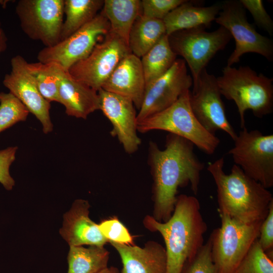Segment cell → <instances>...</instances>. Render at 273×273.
I'll list each match as a JSON object with an SVG mask.
<instances>
[{
  "mask_svg": "<svg viewBox=\"0 0 273 273\" xmlns=\"http://www.w3.org/2000/svg\"><path fill=\"white\" fill-rule=\"evenodd\" d=\"M194 145L178 135L169 133L165 149L150 142L148 162L153 179L152 188L154 219L165 222L174 209L179 188L190 186L195 195L199 190L200 174L204 165L194 151Z\"/></svg>",
  "mask_w": 273,
  "mask_h": 273,
  "instance_id": "cell-1",
  "label": "cell"
},
{
  "mask_svg": "<svg viewBox=\"0 0 273 273\" xmlns=\"http://www.w3.org/2000/svg\"><path fill=\"white\" fill-rule=\"evenodd\" d=\"M143 223L148 231L158 232L164 240L166 273H180L186 262L194 257L204 244L207 230L199 200L185 194L177 196L174 211L166 221H158L147 215Z\"/></svg>",
  "mask_w": 273,
  "mask_h": 273,
  "instance_id": "cell-2",
  "label": "cell"
},
{
  "mask_svg": "<svg viewBox=\"0 0 273 273\" xmlns=\"http://www.w3.org/2000/svg\"><path fill=\"white\" fill-rule=\"evenodd\" d=\"M224 163L221 157L207 167L216 186L219 213L245 223L262 221L273 202L271 193L236 164L225 174Z\"/></svg>",
  "mask_w": 273,
  "mask_h": 273,
  "instance_id": "cell-3",
  "label": "cell"
},
{
  "mask_svg": "<svg viewBox=\"0 0 273 273\" xmlns=\"http://www.w3.org/2000/svg\"><path fill=\"white\" fill-rule=\"evenodd\" d=\"M216 80L221 95L235 103L241 128L245 126L246 110H251L258 118L272 112V78L258 74L248 66L238 68L226 66Z\"/></svg>",
  "mask_w": 273,
  "mask_h": 273,
  "instance_id": "cell-4",
  "label": "cell"
},
{
  "mask_svg": "<svg viewBox=\"0 0 273 273\" xmlns=\"http://www.w3.org/2000/svg\"><path fill=\"white\" fill-rule=\"evenodd\" d=\"M190 92L184 93L165 109L138 122L137 130L141 133L164 130L190 141L207 154H213L220 140L208 132L195 117L190 105Z\"/></svg>",
  "mask_w": 273,
  "mask_h": 273,
  "instance_id": "cell-5",
  "label": "cell"
},
{
  "mask_svg": "<svg viewBox=\"0 0 273 273\" xmlns=\"http://www.w3.org/2000/svg\"><path fill=\"white\" fill-rule=\"evenodd\" d=\"M221 225L210 236L217 273H234L253 242L258 238L262 221L245 223L219 213Z\"/></svg>",
  "mask_w": 273,
  "mask_h": 273,
  "instance_id": "cell-6",
  "label": "cell"
},
{
  "mask_svg": "<svg viewBox=\"0 0 273 273\" xmlns=\"http://www.w3.org/2000/svg\"><path fill=\"white\" fill-rule=\"evenodd\" d=\"M205 29L203 27L184 29L168 35L172 51L188 64L193 85L209 61L217 52L225 49L232 38L222 26L211 32Z\"/></svg>",
  "mask_w": 273,
  "mask_h": 273,
  "instance_id": "cell-7",
  "label": "cell"
},
{
  "mask_svg": "<svg viewBox=\"0 0 273 273\" xmlns=\"http://www.w3.org/2000/svg\"><path fill=\"white\" fill-rule=\"evenodd\" d=\"M215 21L230 33L235 41V48L227 60L226 66L240 62L246 53H253L273 60V41L257 32L247 19L246 10L240 0L221 2V9Z\"/></svg>",
  "mask_w": 273,
  "mask_h": 273,
  "instance_id": "cell-8",
  "label": "cell"
},
{
  "mask_svg": "<svg viewBox=\"0 0 273 273\" xmlns=\"http://www.w3.org/2000/svg\"><path fill=\"white\" fill-rule=\"evenodd\" d=\"M228 154L235 164L266 189L273 186V134L258 130L240 131Z\"/></svg>",
  "mask_w": 273,
  "mask_h": 273,
  "instance_id": "cell-9",
  "label": "cell"
},
{
  "mask_svg": "<svg viewBox=\"0 0 273 273\" xmlns=\"http://www.w3.org/2000/svg\"><path fill=\"white\" fill-rule=\"evenodd\" d=\"M110 30L109 22L101 12L68 37L52 47L41 50L37 55L38 62L55 63L68 70L86 58Z\"/></svg>",
  "mask_w": 273,
  "mask_h": 273,
  "instance_id": "cell-10",
  "label": "cell"
},
{
  "mask_svg": "<svg viewBox=\"0 0 273 273\" xmlns=\"http://www.w3.org/2000/svg\"><path fill=\"white\" fill-rule=\"evenodd\" d=\"M130 53L128 45L110 31L86 58L68 71L74 79L98 92L119 62Z\"/></svg>",
  "mask_w": 273,
  "mask_h": 273,
  "instance_id": "cell-11",
  "label": "cell"
},
{
  "mask_svg": "<svg viewBox=\"0 0 273 273\" xmlns=\"http://www.w3.org/2000/svg\"><path fill=\"white\" fill-rule=\"evenodd\" d=\"M64 0H20L16 13L23 31L33 40L52 47L61 40Z\"/></svg>",
  "mask_w": 273,
  "mask_h": 273,
  "instance_id": "cell-12",
  "label": "cell"
},
{
  "mask_svg": "<svg viewBox=\"0 0 273 273\" xmlns=\"http://www.w3.org/2000/svg\"><path fill=\"white\" fill-rule=\"evenodd\" d=\"M221 96L216 77L204 68L190 92L193 112L208 132L215 134L217 130H221L234 141L237 133L227 118Z\"/></svg>",
  "mask_w": 273,
  "mask_h": 273,
  "instance_id": "cell-13",
  "label": "cell"
},
{
  "mask_svg": "<svg viewBox=\"0 0 273 273\" xmlns=\"http://www.w3.org/2000/svg\"><path fill=\"white\" fill-rule=\"evenodd\" d=\"M192 85L193 79L188 74L186 62L177 59L165 74L146 86L136 115L137 123L169 107Z\"/></svg>",
  "mask_w": 273,
  "mask_h": 273,
  "instance_id": "cell-14",
  "label": "cell"
},
{
  "mask_svg": "<svg viewBox=\"0 0 273 273\" xmlns=\"http://www.w3.org/2000/svg\"><path fill=\"white\" fill-rule=\"evenodd\" d=\"M27 62L17 55L11 60V71L5 75L3 84L40 122L43 132L52 131L50 103L39 93L35 82L27 68Z\"/></svg>",
  "mask_w": 273,
  "mask_h": 273,
  "instance_id": "cell-15",
  "label": "cell"
},
{
  "mask_svg": "<svg viewBox=\"0 0 273 273\" xmlns=\"http://www.w3.org/2000/svg\"><path fill=\"white\" fill-rule=\"evenodd\" d=\"M100 109L112 125L110 134L117 137L128 154L135 152L141 144L137 134V121L135 106L124 97L107 92L102 88L98 91Z\"/></svg>",
  "mask_w": 273,
  "mask_h": 273,
  "instance_id": "cell-16",
  "label": "cell"
},
{
  "mask_svg": "<svg viewBox=\"0 0 273 273\" xmlns=\"http://www.w3.org/2000/svg\"><path fill=\"white\" fill-rule=\"evenodd\" d=\"M89 208L87 200L77 199L70 209L64 214L60 234L69 246H104L108 243L98 224L90 218Z\"/></svg>",
  "mask_w": 273,
  "mask_h": 273,
  "instance_id": "cell-17",
  "label": "cell"
},
{
  "mask_svg": "<svg viewBox=\"0 0 273 273\" xmlns=\"http://www.w3.org/2000/svg\"><path fill=\"white\" fill-rule=\"evenodd\" d=\"M56 65L59 78V103L65 107L66 113L85 119L90 113L99 110L98 92L74 79L68 70Z\"/></svg>",
  "mask_w": 273,
  "mask_h": 273,
  "instance_id": "cell-18",
  "label": "cell"
},
{
  "mask_svg": "<svg viewBox=\"0 0 273 273\" xmlns=\"http://www.w3.org/2000/svg\"><path fill=\"white\" fill-rule=\"evenodd\" d=\"M146 87L141 58L130 53L119 62L102 88L129 99L139 110Z\"/></svg>",
  "mask_w": 273,
  "mask_h": 273,
  "instance_id": "cell-19",
  "label": "cell"
},
{
  "mask_svg": "<svg viewBox=\"0 0 273 273\" xmlns=\"http://www.w3.org/2000/svg\"><path fill=\"white\" fill-rule=\"evenodd\" d=\"M118 252L122 264L121 273H166L165 247L155 241L143 247L109 243Z\"/></svg>",
  "mask_w": 273,
  "mask_h": 273,
  "instance_id": "cell-20",
  "label": "cell"
},
{
  "mask_svg": "<svg viewBox=\"0 0 273 273\" xmlns=\"http://www.w3.org/2000/svg\"><path fill=\"white\" fill-rule=\"evenodd\" d=\"M202 2L186 1L163 19L167 35L184 29L211 27L221 9V2L204 7Z\"/></svg>",
  "mask_w": 273,
  "mask_h": 273,
  "instance_id": "cell-21",
  "label": "cell"
},
{
  "mask_svg": "<svg viewBox=\"0 0 273 273\" xmlns=\"http://www.w3.org/2000/svg\"><path fill=\"white\" fill-rule=\"evenodd\" d=\"M141 10L139 0H105L101 12L109 22L110 31L128 45L131 29Z\"/></svg>",
  "mask_w": 273,
  "mask_h": 273,
  "instance_id": "cell-22",
  "label": "cell"
},
{
  "mask_svg": "<svg viewBox=\"0 0 273 273\" xmlns=\"http://www.w3.org/2000/svg\"><path fill=\"white\" fill-rule=\"evenodd\" d=\"M165 34L162 20L146 18L141 14L135 21L129 34L130 51L141 58Z\"/></svg>",
  "mask_w": 273,
  "mask_h": 273,
  "instance_id": "cell-23",
  "label": "cell"
},
{
  "mask_svg": "<svg viewBox=\"0 0 273 273\" xmlns=\"http://www.w3.org/2000/svg\"><path fill=\"white\" fill-rule=\"evenodd\" d=\"M109 258L104 246H70L67 273H98L108 266Z\"/></svg>",
  "mask_w": 273,
  "mask_h": 273,
  "instance_id": "cell-24",
  "label": "cell"
},
{
  "mask_svg": "<svg viewBox=\"0 0 273 273\" xmlns=\"http://www.w3.org/2000/svg\"><path fill=\"white\" fill-rule=\"evenodd\" d=\"M103 0H64L61 40L66 39L92 21L103 7Z\"/></svg>",
  "mask_w": 273,
  "mask_h": 273,
  "instance_id": "cell-25",
  "label": "cell"
},
{
  "mask_svg": "<svg viewBox=\"0 0 273 273\" xmlns=\"http://www.w3.org/2000/svg\"><path fill=\"white\" fill-rule=\"evenodd\" d=\"M176 56L165 34L141 59L146 86L165 74L177 59Z\"/></svg>",
  "mask_w": 273,
  "mask_h": 273,
  "instance_id": "cell-26",
  "label": "cell"
},
{
  "mask_svg": "<svg viewBox=\"0 0 273 273\" xmlns=\"http://www.w3.org/2000/svg\"><path fill=\"white\" fill-rule=\"evenodd\" d=\"M27 68L43 98L50 103H59V78L56 64L27 62Z\"/></svg>",
  "mask_w": 273,
  "mask_h": 273,
  "instance_id": "cell-27",
  "label": "cell"
},
{
  "mask_svg": "<svg viewBox=\"0 0 273 273\" xmlns=\"http://www.w3.org/2000/svg\"><path fill=\"white\" fill-rule=\"evenodd\" d=\"M29 113L11 93H0V133L17 122L25 121Z\"/></svg>",
  "mask_w": 273,
  "mask_h": 273,
  "instance_id": "cell-28",
  "label": "cell"
},
{
  "mask_svg": "<svg viewBox=\"0 0 273 273\" xmlns=\"http://www.w3.org/2000/svg\"><path fill=\"white\" fill-rule=\"evenodd\" d=\"M234 273H273V261L262 249L258 239L252 244Z\"/></svg>",
  "mask_w": 273,
  "mask_h": 273,
  "instance_id": "cell-29",
  "label": "cell"
},
{
  "mask_svg": "<svg viewBox=\"0 0 273 273\" xmlns=\"http://www.w3.org/2000/svg\"><path fill=\"white\" fill-rule=\"evenodd\" d=\"M99 229L108 243L134 245V237L116 216L109 217L98 224Z\"/></svg>",
  "mask_w": 273,
  "mask_h": 273,
  "instance_id": "cell-30",
  "label": "cell"
},
{
  "mask_svg": "<svg viewBox=\"0 0 273 273\" xmlns=\"http://www.w3.org/2000/svg\"><path fill=\"white\" fill-rule=\"evenodd\" d=\"M211 248L209 237L194 257L186 262L180 273H217L212 259Z\"/></svg>",
  "mask_w": 273,
  "mask_h": 273,
  "instance_id": "cell-31",
  "label": "cell"
},
{
  "mask_svg": "<svg viewBox=\"0 0 273 273\" xmlns=\"http://www.w3.org/2000/svg\"><path fill=\"white\" fill-rule=\"evenodd\" d=\"M186 0L141 1V15L144 17L162 20L173 9Z\"/></svg>",
  "mask_w": 273,
  "mask_h": 273,
  "instance_id": "cell-32",
  "label": "cell"
},
{
  "mask_svg": "<svg viewBox=\"0 0 273 273\" xmlns=\"http://www.w3.org/2000/svg\"><path fill=\"white\" fill-rule=\"evenodd\" d=\"M245 10L252 16L255 23L270 35L273 33V21L267 13L261 0H240Z\"/></svg>",
  "mask_w": 273,
  "mask_h": 273,
  "instance_id": "cell-33",
  "label": "cell"
},
{
  "mask_svg": "<svg viewBox=\"0 0 273 273\" xmlns=\"http://www.w3.org/2000/svg\"><path fill=\"white\" fill-rule=\"evenodd\" d=\"M17 147H10L0 150V183L7 190H11L15 180L10 173V167L16 158Z\"/></svg>",
  "mask_w": 273,
  "mask_h": 273,
  "instance_id": "cell-34",
  "label": "cell"
},
{
  "mask_svg": "<svg viewBox=\"0 0 273 273\" xmlns=\"http://www.w3.org/2000/svg\"><path fill=\"white\" fill-rule=\"evenodd\" d=\"M258 241L264 251L272 258L273 250V202L268 213L261 225Z\"/></svg>",
  "mask_w": 273,
  "mask_h": 273,
  "instance_id": "cell-35",
  "label": "cell"
},
{
  "mask_svg": "<svg viewBox=\"0 0 273 273\" xmlns=\"http://www.w3.org/2000/svg\"><path fill=\"white\" fill-rule=\"evenodd\" d=\"M7 47V37L2 28L0 29V53L5 51Z\"/></svg>",
  "mask_w": 273,
  "mask_h": 273,
  "instance_id": "cell-36",
  "label": "cell"
},
{
  "mask_svg": "<svg viewBox=\"0 0 273 273\" xmlns=\"http://www.w3.org/2000/svg\"><path fill=\"white\" fill-rule=\"evenodd\" d=\"M98 273H121V272L117 267L111 266H108Z\"/></svg>",
  "mask_w": 273,
  "mask_h": 273,
  "instance_id": "cell-37",
  "label": "cell"
},
{
  "mask_svg": "<svg viewBox=\"0 0 273 273\" xmlns=\"http://www.w3.org/2000/svg\"><path fill=\"white\" fill-rule=\"evenodd\" d=\"M9 1H0V5L2 7H6L7 3H8Z\"/></svg>",
  "mask_w": 273,
  "mask_h": 273,
  "instance_id": "cell-38",
  "label": "cell"
},
{
  "mask_svg": "<svg viewBox=\"0 0 273 273\" xmlns=\"http://www.w3.org/2000/svg\"><path fill=\"white\" fill-rule=\"evenodd\" d=\"M1 28H2V27H1V22H0V29H1Z\"/></svg>",
  "mask_w": 273,
  "mask_h": 273,
  "instance_id": "cell-39",
  "label": "cell"
}]
</instances>
